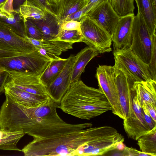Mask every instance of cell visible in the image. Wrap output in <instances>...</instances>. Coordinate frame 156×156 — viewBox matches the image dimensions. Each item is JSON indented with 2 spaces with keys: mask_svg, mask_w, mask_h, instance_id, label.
Returning a JSON list of instances; mask_svg holds the SVG:
<instances>
[{
  "mask_svg": "<svg viewBox=\"0 0 156 156\" xmlns=\"http://www.w3.org/2000/svg\"><path fill=\"white\" fill-rule=\"evenodd\" d=\"M59 106L49 97L36 106L28 107L7 96L0 108V127L11 131L22 130L38 139L92 126L91 122L74 124L65 122L57 113Z\"/></svg>",
  "mask_w": 156,
  "mask_h": 156,
  "instance_id": "6da1fadb",
  "label": "cell"
},
{
  "mask_svg": "<svg viewBox=\"0 0 156 156\" xmlns=\"http://www.w3.org/2000/svg\"><path fill=\"white\" fill-rule=\"evenodd\" d=\"M59 108L67 114L88 120L112 110L108 99L99 88L89 87L80 80L70 84Z\"/></svg>",
  "mask_w": 156,
  "mask_h": 156,
  "instance_id": "7a4b0ae2",
  "label": "cell"
},
{
  "mask_svg": "<svg viewBox=\"0 0 156 156\" xmlns=\"http://www.w3.org/2000/svg\"><path fill=\"white\" fill-rule=\"evenodd\" d=\"M93 127L50 137L34 139L22 152L25 156H83L90 139Z\"/></svg>",
  "mask_w": 156,
  "mask_h": 156,
  "instance_id": "3957f363",
  "label": "cell"
},
{
  "mask_svg": "<svg viewBox=\"0 0 156 156\" xmlns=\"http://www.w3.org/2000/svg\"><path fill=\"white\" fill-rule=\"evenodd\" d=\"M113 53L115 67L124 72L133 82L153 80L148 64L136 55L130 48L113 51Z\"/></svg>",
  "mask_w": 156,
  "mask_h": 156,
  "instance_id": "277c9868",
  "label": "cell"
},
{
  "mask_svg": "<svg viewBox=\"0 0 156 156\" xmlns=\"http://www.w3.org/2000/svg\"><path fill=\"white\" fill-rule=\"evenodd\" d=\"M80 22L83 42L96 49L101 54L112 51L111 37L103 28L86 16Z\"/></svg>",
  "mask_w": 156,
  "mask_h": 156,
  "instance_id": "5b68a950",
  "label": "cell"
},
{
  "mask_svg": "<svg viewBox=\"0 0 156 156\" xmlns=\"http://www.w3.org/2000/svg\"><path fill=\"white\" fill-rule=\"evenodd\" d=\"M152 36L141 15L138 12L133 19L130 48L147 64L150 62L151 54Z\"/></svg>",
  "mask_w": 156,
  "mask_h": 156,
  "instance_id": "8992f818",
  "label": "cell"
},
{
  "mask_svg": "<svg viewBox=\"0 0 156 156\" xmlns=\"http://www.w3.org/2000/svg\"><path fill=\"white\" fill-rule=\"evenodd\" d=\"M51 61L36 49L25 55L7 59L1 65L9 69L30 73L39 78Z\"/></svg>",
  "mask_w": 156,
  "mask_h": 156,
  "instance_id": "52a82bcc",
  "label": "cell"
},
{
  "mask_svg": "<svg viewBox=\"0 0 156 156\" xmlns=\"http://www.w3.org/2000/svg\"><path fill=\"white\" fill-rule=\"evenodd\" d=\"M115 68L99 65L95 77L99 88L105 94L112 106L113 113L123 119L122 109L115 80Z\"/></svg>",
  "mask_w": 156,
  "mask_h": 156,
  "instance_id": "ba28073f",
  "label": "cell"
},
{
  "mask_svg": "<svg viewBox=\"0 0 156 156\" xmlns=\"http://www.w3.org/2000/svg\"><path fill=\"white\" fill-rule=\"evenodd\" d=\"M132 108L126 119L123 120L124 129L128 137L137 140L150 129L146 122L140 100L131 89Z\"/></svg>",
  "mask_w": 156,
  "mask_h": 156,
  "instance_id": "9c48e42d",
  "label": "cell"
},
{
  "mask_svg": "<svg viewBox=\"0 0 156 156\" xmlns=\"http://www.w3.org/2000/svg\"><path fill=\"white\" fill-rule=\"evenodd\" d=\"M7 79L4 86L14 87L40 96H48L39 78L30 73L7 69Z\"/></svg>",
  "mask_w": 156,
  "mask_h": 156,
  "instance_id": "30bf717a",
  "label": "cell"
},
{
  "mask_svg": "<svg viewBox=\"0 0 156 156\" xmlns=\"http://www.w3.org/2000/svg\"><path fill=\"white\" fill-rule=\"evenodd\" d=\"M85 16L103 28L111 37L120 18L112 8L108 0H105L92 8Z\"/></svg>",
  "mask_w": 156,
  "mask_h": 156,
  "instance_id": "8fae6325",
  "label": "cell"
},
{
  "mask_svg": "<svg viewBox=\"0 0 156 156\" xmlns=\"http://www.w3.org/2000/svg\"><path fill=\"white\" fill-rule=\"evenodd\" d=\"M75 55H71L62 71L53 82L46 88L50 98L58 105L70 85Z\"/></svg>",
  "mask_w": 156,
  "mask_h": 156,
  "instance_id": "7c38bea8",
  "label": "cell"
},
{
  "mask_svg": "<svg viewBox=\"0 0 156 156\" xmlns=\"http://www.w3.org/2000/svg\"><path fill=\"white\" fill-rule=\"evenodd\" d=\"M134 14L120 17L111 36L113 51H117L129 48L132 42V30Z\"/></svg>",
  "mask_w": 156,
  "mask_h": 156,
  "instance_id": "4fadbf2b",
  "label": "cell"
},
{
  "mask_svg": "<svg viewBox=\"0 0 156 156\" xmlns=\"http://www.w3.org/2000/svg\"><path fill=\"white\" fill-rule=\"evenodd\" d=\"M115 80L122 109L123 119L124 120L129 114L132 109L131 88L134 82L124 72L116 68Z\"/></svg>",
  "mask_w": 156,
  "mask_h": 156,
  "instance_id": "5bb4252c",
  "label": "cell"
},
{
  "mask_svg": "<svg viewBox=\"0 0 156 156\" xmlns=\"http://www.w3.org/2000/svg\"><path fill=\"white\" fill-rule=\"evenodd\" d=\"M26 38L42 55L51 61L60 59V55L63 52L73 48V44L66 42Z\"/></svg>",
  "mask_w": 156,
  "mask_h": 156,
  "instance_id": "9a60e30c",
  "label": "cell"
},
{
  "mask_svg": "<svg viewBox=\"0 0 156 156\" xmlns=\"http://www.w3.org/2000/svg\"><path fill=\"white\" fill-rule=\"evenodd\" d=\"M0 47L18 49L27 53L36 49L26 38L19 36L11 29L1 25H0Z\"/></svg>",
  "mask_w": 156,
  "mask_h": 156,
  "instance_id": "2e32d148",
  "label": "cell"
},
{
  "mask_svg": "<svg viewBox=\"0 0 156 156\" xmlns=\"http://www.w3.org/2000/svg\"><path fill=\"white\" fill-rule=\"evenodd\" d=\"M4 92L5 95L11 98L20 104L28 107L36 106L50 97L48 96L33 94L10 87L4 86Z\"/></svg>",
  "mask_w": 156,
  "mask_h": 156,
  "instance_id": "e0dca14e",
  "label": "cell"
},
{
  "mask_svg": "<svg viewBox=\"0 0 156 156\" xmlns=\"http://www.w3.org/2000/svg\"><path fill=\"white\" fill-rule=\"evenodd\" d=\"M30 20L41 32L43 40H51L55 39L61 28V23L57 17L48 12H45L44 16L41 19Z\"/></svg>",
  "mask_w": 156,
  "mask_h": 156,
  "instance_id": "ac0fdd59",
  "label": "cell"
},
{
  "mask_svg": "<svg viewBox=\"0 0 156 156\" xmlns=\"http://www.w3.org/2000/svg\"><path fill=\"white\" fill-rule=\"evenodd\" d=\"M100 54V52L96 49L87 46L82 49L75 55L70 84L80 80L81 76L87 64L92 58Z\"/></svg>",
  "mask_w": 156,
  "mask_h": 156,
  "instance_id": "d6986e66",
  "label": "cell"
},
{
  "mask_svg": "<svg viewBox=\"0 0 156 156\" xmlns=\"http://www.w3.org/2000/svg\"><path fill=\"white\" fill-rule=\"evenodd\" d=\"M87 3V0H56L52 4V9L61 23L67 16L83 8Z\"/></svg>",
  "mask_w": 156,
  "mask_h": 156,
  "instance_id": "ffe728a7",
  "label": "cell"
},
{
  "mask_svg": "<svg viewBox=\"0 0 156 156\" xmlns=\"http://www.w3.org/2000/svg\"><path fill=\"white\" fill-rule=\"evenodd\" d=\"M137 96L141 105L144 101L156 105V80L136 81L131 89Z\"/></svg>",
  "mask_w": 156,
  "mask_h": 156,
  "instance_id": "44dd1931",
  "label": "cell"
},
{
  "mask_svg": "<svg viewBox=\"0 0 156 156\" xmlns=\"http://www.w3.org/2000/svg\"><path fill=\"white\" fill-rule=\"evenodd\" d=\"M136 3L138 12L141 15L151 35H155L156 6L153 0H137Z\"/></svg>",
  "mask_w": 156,
  "mask_h": 156,
  "instance_id": "7402d4cb",
  "label": "cell"
},
{
  "mask_svg": "<svg viewBox=\"0 0 156 156\" xmlns=\"http://www.w3.org/2000/svg\"><path fill=\"white\" fill-rule=\"evenodd\" d=\"M26 133L23 130L11 131L0 128V150L22 151L17 145Z\"/></svg>",
  "mask_w": 156,
  "mask_h": 156,
  "instance_id": "603a6c76",
  "label": "cell"
},
{
  "mask_svg": "<svg viewBox=\"0 0 156 156\" xmlns=\"http://www.w3.org/2000/svg\"><path fill=\"white\" fill-rule=\"evenodd\" d=\"M67 59L51 60L39 77L45 88L49 86L59 74L67 62Z\"/></svg>",
  "mask_w": 156,
  "mask_h": 156,
  "instance_id": "cb8c5ba5",
  "label": "cell"
},
{
  "mask_svg": "<svg viewBox=\"0 0 156 156\" xmlns=\"http://www.w3.org/2000/svg\"><path fill=\"white\" fill-rule=\"evenodd\" d=\"M25 20L19 12L15 11L12 17H0V25L11 29L19 36L26 38Z\"/></svg>",
  "mask_w": 156,
  "mask_h": 156,
  "instance_id": "d4e9b609",
  "label": "cell"
},
{
  "mask_svg": "<svg viewBox=\"0 0 156 156\" xmlns=\"http://www.w3.org/2000/svg\"><path fill=\"white\" fill-rule=\"evenodd\" d=\"M137 144L142 152L156 156V126L140 137Z\"/></svg>",
  "mask_w": 156,
  "mask_h": 156,
  "instance_id": "484cf974",
  "label": "cell"
},
{
  "mask_svg": "<svg viewBox=\"0 0 156 156\" xmlns=\"http://www.w3.org/2000/svg\"><path fill=\"white\" fill-rule=\"evenodd\" d=\"M112 8L120 17L134 13L133 0H108Z\"/></svg>",
  "mask_w": 156,
  "mask_h": 156,
  "instance_id": "4316f807",
  "label": "cell"
},
{
  "mask_svg": "<svg viewBox=\"0 0 156 156\" xmlns=\"http://www.w3.org/2000/svg\"><path fill=\"white\" fill-rule=\"evenodd\" d=\"M19 12L25 20L41 19L45 15L44 11L27 1L20 6Z\"/></svg>",
  "mask_w": 156,
  "mask_h": 156,
  "instance_id": "83f0119b",
  "label": "cell"
},
{
  "mask_svg": "<svg viewBox=\"0 0 156 156\" xmlns=\"http://www.w3.org/2000/svg\"><path fill=\"white\" fill-rule=\"evenodd\" d=\"M53 40L66 42L73 44L83 42V37L80 30H68L61 28L56 38Z\"/></svg>",
  "mask_w": 156,
  "mask_h": 156,
  "instance_id": "f1b7e54d",
  "label": "cell"
},
{
  "mask_svg": "<svg viewBox=\"0 0 156 156\" xmlns=\"http://www.w3.org/2000/svg\"><path fill=\"white\" fill-rule=\"evenodd\" d=\"M25 28L27 37L38 40L43 39L41 32L30 19L25 20Z\"/></svg>",
  "mask_w": 156,
  "mask_h": 156,
  "instance_id": "f546056e",
  "label": "cell"
},
{
  "mask_svg": "<svg viewBox=\"0 0 156 156\" xmlns=\"http://www.w3.org/2000/svg\"><path fill=\"white\" fill-rule=\"evenodd\" d=\"M156 34L152 36V48L150 61L148 64L149 72L153 80H156Z\"/></svg>",
  "mask_w": 156,
  "mask_h": 156,
  "instance_id": "4dcf8cb0",
  "label": "cell"
},
{
  "mask_svg": "<svg viewBox=\"0 0 156 156\" xmlns=\"http://www.w3.org/2000/svg\"><path fill=\"white\" fill-rule=\"evenodd\" d=\"M44 12H48L55 16L52 9V4L48 0H27Z\"/></svg>",
  "mask_w": 156,
  "mask_h": 156,
  "instance_id": "1f68e13d",
  "label": "cell"
},
{
  "mask_svg": "<svg viewBox=\"0 0 156 156\" xmlns=\"http://www.w3.org/2000/svg\"><path fill=\"white\" fill-rule=\"evenodd\" d=\"M61 28L68 30H80V21L70 20L61 23Z\"/></svg>",
  "mask_w": 156,
  "mask_h": 156,
  "instance_id": "d6a6232c",
  "label": "cell"
},
{
  "mask_svg": "<svg viewBox=\"0 0 156 156\" xmlns=\"http://www.w3.org/2000/svg\"><path fill=\"white\" fill-rule=\"evenodd\" d=\"M141 106L145 120L150 129H152L156 126V122H154L150 115L144 102H143Z\"/></svg>",
  "mask_w": 156,
  "mask_h": 156,
  "instance_id": "836d02e7",
  "label": "cell"
},
{
  "mask_svg": "<svg viewBox=\"0 0 156 156\" xmlns=\"http://www.w3.org/2000/svg\"><path fill=\"white\" fill-rule=\"evenodd\" d=\"M83 8L67 16L62 22L70 20L80 21L81 19L85 15Z\"/></svg>",
  "mask_w": 156,
  "mask_h": 156,
  "instance_id": "e575fe53",
  "label": "cell"
},
{
  "mask_svg": "<svg viewBox=\"0 0 156 156\" xmlns=\"http://www.w3.org/2000/svg\"><path fill=\"white\" fill-rule=\"evenodd\" d=\"M125 155L128 156H151L149 154L139 151L135 149L127 147L125 146V149L123 150Z\"/></svg>",
  "mask_w": 156,
  "mask_h": 156,
  "instance_id": "d590c367",
  "label": "cell"
},
{
  "mask_svg": "<svg viewBox=\"0 0 156 156\" xmlns=\"http://www.w3.org/2000/svg\"><path fill=\"white\" fill-rule=\"evenodd\" d=\"M87 0V5L84 7V10L85 15L91 9L100 4L105 0Z\"/></svg>",
  "mask_w": 156,
  "mask_h": 156,
  "instance_id": "8d00e7d4",
  "label": "cell"
},
{
  "mask_svg": "<svg viewBox=\"0 0 156 156\" xmlns=\"http://www.w3.org/2000/svg\"><path fill=\"white\" fill-rule=\"evenodd\" d=\"M144 102L145 103L150 115L154 122H156V105L145 101Z\"/></svg>",
  "mask_w": 156,
  "mask_h": 156,
  "instance_id": "74e56055",
  "label": "cell"
},
{
  "mask_svg": "<svg viewBox=\"0 0 156 156\" xmlns=\"http://www.w3.org/2000/svg\"><path fill=\"white\" fill-rule=\"evenodd\" d=\"M12 1L7 0L3 4L0 5V7L7 12L12 13L14 11L12 8Z\"/></svg>",
  "mask_w": 156,
  "mask_h": 156,
  "instance_id": "f35d334b",
  "label": "cell"
},
{
  "mask_svg": "<svg viewBox=\"0 0 156 156\" xmlns=\"http://www.w3.org/2000/svg\"><path fill=\"white\" fill-rule=\"evenodd\" d=\"M8 76V73L7 72L0 75V94L4 91V87Z\"/></svg>",
  "mask_w": 156,
  "mask_h": 156,
  "instance_id": "ab89813d",
  "label": "cell"
},
{
  "mask_svg": "<svg viewBox=\"0 0 156 156\" xmlns=\"http://www.w3.org/2000/svg\"><path fill=\"white\" fill-rule=\"evenodd\" d=\"M27 0H12V7L13 10L19 12L20 6L26 1Z\"/></svg>",
  "mask_w": 156,
  "mask_h": 156,
  "instance_id": "60d3db41",
  "label": "cell"
},
{
  "mask_svg": "<svg viewBox=\"0 0 156 156\" xmlns=\"http://www.w3.org/2000/svg\"><path fill=\"white\" fill-rule=\"evenodd\" d=\"M14 11L12 13H10L3 10L0 7V17L5 18L12 17L13 16Z\"/></svg>",
  "mask_w": 156,
  "mask_h": 156,
  "instance_id": "b9f144b4",
  "label": "cell"
},
{
  "mask_svg": "<svg viewBox=\"0 0 156 156\" xmlns=\"http://www.w3.org/2000/svg\"><path fill=\"white\" fill-rule=\"evenodd\" d=\"M125 146L123 143L118 144L116 146V149L119 151H123L125 149Z\"/></svg>",
  "mask_w": 156,
  "mask_h": 156,
  "instance_id": "7bdbcfd3",
  "label": "cell"
},
{
  "mask_svg": "<svg viewBox=\"0 0 156 156\" xmlns=\"http://www.w3.org/2000/svg\"><path fill=\"white\" fill-rule=\"evenodd\" d=\"M7 69L5 67L0 65V75L4 73L7 72Z\"/></svg>",
  "mask_w": 156,
  "mask_h": 156,
  "instance_id": "ee69618b",
  "label": "cell"
},
{
  "mask_svg": "<svg viewBox=\"0 0 156 156\" xmlns=\"http://www.w3.org/2000/svg\"><path fill=\"white\" fill-rule=\"evenodd\" d=\"M7 0H0V5L3 4Z\"/></svg>",
  "mask_w": 156,
  "mask_h": 156,
  "instance_id": "f6af8a7d",
  "label": "cell"
},
{
  "mask_svg": "<svg viewBox=\"0 0 156 156\" xmlns=\"http://www.w3.org/2000/svg\"><path fill=\"white\" fill-rule=\"evenodd\" d=\"M49 2L51 4L54 3L55 2L56 0H48Z\"/></svg>",
  "mask_w": 156,
  "mask_h": 156,
  "instance_id": "bcb514c9",
  "label": "cell"
},
{
  "mask_svg": "<svg viewBox=\"0 0 156 156\" xmlns=\"http://www.w3.org/2000/svg\"><path fill=\"white\" fill-rule=\"evenodd\" d=\"M153 1L154 5L156 6V0H153Z\"/></svg>",
  "mask_w": 156,
  "mask_h": 156,
  "instance_id": "7dc6e473",
  "label": "cell"
},
{
  "mask_svg": "<svg viewBox=\"0 0 156 156\" xmlns=\"http://www.w3.org/2000/svg\"><path fill=\"white\" fill-rule=\"evenodd\" d=\"M133 0V1H134H134H135V2H136V0Z\"/></svg>",
  "mask_w": 156,
  "mask_h": 156,
  "instance_id": "c3c4849f",
  "label": "cell"
},
{
  "mask_svg": "<svg viewBox=\"0 0 156 156\" xmlns=\"http://www.w3.org/2000/svg\"></svg>",
  "mask_w": 156,
  "mask_h": 156,
  "instance_id": "681fc988",
  "label": "cell"
}]
</instances>
